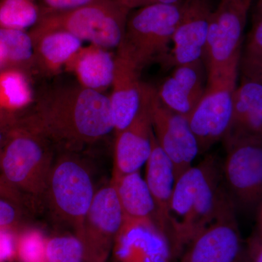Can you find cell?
<instances>
[{"label":"cell","mask_w":262,"mask_h":262,"mask_svg":"<svg viewBox=\"0 0 262 262\" xmlns=\"http://www.w3.org/2000/svg\"><path fill=\"white\" fill-rule=\"evenodd\" d=\"M21 118L58 152H83L115 132L110 96L77 82L46 88Z\"/></svg>","instance_id":"obj_1"},{"label":"cell","mask_w":262,"mask_h":262,"mask_svg":"<svg viewBox=\"0 0 262 262\" xmlns=\"http://www.w3.org/2000/svg\"><path fill=\"white\" fill-rule=\"evenodd\" d=\"M230 203L222 163L214 155H208L177 179L169 208L168 226L181 254Z\"/></svg>","instance_id":"obj_2"},{"label":"cell","mask_w":262,"mask_h":262,"mask_svg":"<svg viewBox=\"0 0 262 262\" xmlns=\"http://www.w3.org/2000/svg\"><path fill=\"white\" fill-rule=\"evenodd\" d=\"M54 149L47 138L19 117L0 153L2 179L17 192L44 201Z\"/></svg>","instance_id":"obj_3"},{"label":"cell","mask_w":262,"mask_h":262,"mask_svg":"<svg viewBox=\"0 0 262 262\" xmlns=\"http://www.w3.org/2000/svg\"><path fill=\"white\" fill-rule=\"evenodd\" d=\"M82 153L58 152L44 199L55 219L73 227L78 237L97 191L92 168Z\"/></svg>","instance_id":"obj_4"},{"label":"cell","mask_w":262,"mask_h":262,"mask_svg":"<svg viewBox=\"0 0 262 262\" xmlns=\"http://www.w3.org/2000/svg\"><path fill=\"white\" fill-rule=\"evenodd\" d=\"M181 0L175 4L149 5L129 15L125 35L117 55L126 58L141 72L153 63L162 64L180 17Z\"/></svg>","instance_id":"obj_5"},{"label":"cell","mask_w":262,"mask_h":262,"mask_svg":"<svg viewBox=\"0 0 262 262\" xmlns=\"http://www.w3.org/2000/svg\"><path fill=\"white\" fill-rule=\"evenodd\" d=\"M130 10L119 0H96L75 9L42 12L37 30H62L81 40L110 50L120 46Z\"/></svg>","instance_id":"obj_6"},{"label":"cell","mask_w":262,"mask_h":262,"mask_svg":"<svg viewBox=\"0 0 262 262\" xmlns=\"http://www.w3.org/2000/svg\"><path fill=\"white\" fill-rule=\"evenodd\" d=\"M253 0H221L212 13L203 61L207 82L239 72L242 43Z\"/></svg>","instance_id":"obj_7"},{"label":"cell","mask_w":262,"mask_h":262,"mask_svg":"<svg viewBox=\"0 0 262 262\" xmlns=\"http://www.w3.org/2000/svg\"><path fill=\"white\" fill-rule=\"evenodd\" d=\"M239 72L208 81L203 98L188 117L200 155L223 141L233 113L234 95Z\"/></svg>","instance_id":"obj_8"},{"label":"cell","mask_w":262,"mask_h":262,"mask_svg":"<svg viewBox=\"0 0 262 262\" xmlns=\"http://www.w3.org/2000/svg\"><path fill=\"white\" fill-rule=\"evenodd\" d=\"M235 212L232 202L189 243L177 262H247Z\"/></svg>","instance_id":"obj_9"},{"label":"cell","mask_w":262,"mask_h":262,"mask_svg":"<svg viewBox=\"0 0 262 262\" xmlns=\"http://www.w3.org/2000/svg\"><path fill=\"white\" fill-rule=\"evenodd\" d=\"M222 174L235 208L250 210L262 203V144L239 143L226 149Z\"/></svg>","instance_id":"obj_10"},{"label":"cell","mask_w":262,"mask_h":262,"mask_svg":"<svg viewBox=\"0 0 262 262\" xmlns=\"http://www.w3.org/2000/svg\"><path fill=\"white\" fill-rule=\"evenodd\" d=\"M150 116L155 138L165 155L171 160L177 179L192 166L200 155L199 146L188 118L165 106L151 88Z\"/></svg>","instance_id":"obj_11"},{"label":"cell","mask_w":262,"mask_h":262,"mask_svg":"<svg viewBox=\"0 0 262 262\" xmlns=\"http://www.w3.org/2000/svg\"><path fill=\"white\" fill-rule=\"evenodd\" d=\"M124 215L113 183L99 188L84 218L79 238L90 258L102 262L113 248L124 224Z\"/></svg>","instance_id":"obj_12"},{"label":"cell","mask_w":262,"mask_h":262,"mask_svg":"<svg viewBox=\"0 0 262 262\" xmlns=\"http://www.w3.org/2000/svg\"><path fill=\"white\" fill-rule=\"evenodd\" d=\"M115 262H177L173 239L158 224L124 220L113 246Z\"/></svg>","instance_id":"obj_13"},{"label":"cell","mask_w":262,"mask_h":262,"mask_svg":"<svg viewBox=\"0 0 262 262\" xmlns=\"http://www.w3.org/2000/svg\"><path fill=\"white\" fill-rule=\"evenodd\" d=\"M213 10L212 0H181L180 17L172 40L173 47L161 64L164 68L203 59Z\"/></svg>","instance_id":"obj_14"},{"label":"cell","mask_w":262,"mask_h":262,"mask_svg":"<svg viewBox=\"0 0 262 262\" xmlns=\"http://www.w3.org/2000/svg\"><path fill=\"white\" fill-rule=\"evenodd\" d=\"M151 88L144 83L142 103L137 116L129 126L115 134L113 179L139 171L151 155L154 134L149 108Z\"/></svg>","instance_id":"obj_15"},{"label":"cell","mask_w":262,"mask_h":262,"mask_svg":"<svg viewBox=\"0 0 262 262\" xmlns=\"http://www.w3.org/2000/svg\"><path fill=\"white\" fill-rule=\"evenodd\" d=\"M226 149L239 143L262 144V85L243 78L234 95L233 113L223 139Z\"/></svg>","instance_id":"obj_16"},{"label":"cell","mask_w":262,"mask_h":262,"mask_svg":"<svg viewBox=\"0 0 262 262\" xmlns=\"http://www.w3.org/2000/svg\"><path fill=\"white\" fill-rule=\"evenodd\" d=\"M173 69L157 92L165 106L188 118L206 91V67L202 59Z\"/></svg>","instance_id":"obj_17"},{"label":"cell","mask_w":262,"mask_h":262,"mask_svg":"<svg viewBox=\"0 0 262 262\" xmlns=\"http://www.w3.org/2000/svg\"><path fill=\"white\" fill-rule=\"evenodd\" d=\"M115 72L110 96L115 134L130 125L142 103L144 82L141 72L126 58L115 56Z\"/></svg>","instance_id":"obj_18"},{"label":"cell","mask_w":262,"mask_h":262,"mask_svg":"<svg viewBox=\"0 0 262 262\" xmlns=\"http://www.w3.org/2000/svg\"><path fill=\"white\" fill-rule=\"evenodd\" d=\"M29 34L39 75H58L82 47L81 39L65 31L32 29Z\"/></svg>","instance_id":"obj_19"},{"label":"cell","mask_w":262,"mask_h":262,"mask_svg":"<svg viewBox=\"0 0 262 262\" xmlns=\"http://www.w3.org/2000/svg\"><path fill=\"white\" fill-rule=\"evenodd\" d=\"M115 61V56L108 50L91 44L82 46L65 70L74 74L81 85L104 94L113 84Z\"/></svg>","instance_id":"obj_20"},{"label":"cell","mask_w":262,"mask_h":262,"mask_svg":"<svg viewBox=\"0 0 262 262\" xmlns=\"http://www.w3.org/2000/svg\"><path fill=\"white\" fill-rule=\"evenodd\" d=\"M146 165L145 180L156 206L160 225L171 237L168 226L169 208L177 179L173 163L158 144L155 134L151 155Z\"/></svg>","instance_id":"obj_21"},{"label":"cell","mask_w":262,"mask_h":262,"mask_svg":"<svg viewBox=\"0 0 262 262\" xmlns=\"http://www.w3.org/2000/svg\"><path fill=\"white\" fill-rule=\"evenodd\" d=\"M110 181L116 189L125 221L155 222L161 227L152 195L140 172Z\"/></svg>","instance_id":"obj_22"},{"label":"cell","mask_w":262,"mask_h":262,"mask_svg":"<svg viewBox=\"0 0 262 262\" xmlns=\"http://www.w3.org/2000/svg\"><path fill=\"white\" fill-rule=\"evenodd\" d=\"M0 55L5 67L22 71L29 77L39 75L34 43L27 31L0 28Z\"/></svg>","instance_id":"obj_23"},{"label":"cell","mask_w":262,"mask_h":262,"mask_svg":"<svg viewBox=\"0 0 262 262\" xmlns=\"http://www.w3.org/2000/svg\"><path fill=\"white\" fill-rule=\"evenodd\" d=\"M29 77L25 72L15 69L0 74V108L15 113L34 101Z\"/></svg>","instance_id":"obj_24"},{"label":"cell","mask_w":262,"mask_h":262,"mask_svg":"<svg viewBox=\"0 0 262 262\" xmlns=\"http://www.w3.org/2000/svg\"><path fill=\"white\" fill-rule=\"evenodd\" d=\"M42 15L37 0H0V28L32 29Z\"/></svg>","instance_id":"obj_25"},{"label":"cell","mask_w":262,"mask_h":262,"mask_svg":"<svg viewBox=\"0 0 262 262\" xmlns=\"http://www.w3.org/2000/svg\"><path fill=\"white\" fill-rule=\"evenodd\" d=\"M84 256V245L77 236L56 237L46 243L48 262H82Z\"/></svg>","instance_id":"obj_26"},{"label":"cell","mask_w":262,"mask_h":262,"mask_svg":"<svg viewBox=\"0 0 262 262\" xmlns=\"http://www.w3.org/2000/svg\"><path fill=\"white\" fill-rule=\"evenodd\" d=\"M46 241L42 234L30 231L22 236L19 243V254L23 262H48Z\"/></svg>","instance_id":"obj_27"},{"label":"cell","mask_w":262,"mask_h":262,"mask_svg":"<svg viewBox=\"0 0 262 262\" xmlns=\"http://www.w3.org/2000/svg\"><path fill=\"white\" fill-rule=\"evenodd\" d=\"M242 55L262 57V12H255L252 28L248 34Z\"/></svg>","instance_id":"obj_28"},{"label":"cell","mask_w":262,"mask_h":262,"mask_svg":"<svg viewBox=\"0 0 262 262\" xmlns=\"http://www.w3.org/2000/svg\"><path fill=\"white\" fill-rule=\"evenodd\" d=\"M239 69L243 78L252 80L262 85V57L241 56Z\"/></svg>","instance_id":"obj_29"},{"label":"cell","mask_w":262,"mask_h":262,"mask_svg":"<svg viewBox=\"0 0 262 262\" xmlns=\"http://www.w3.org/2000/svg\"><path fill=\"white\" fill-rule=\"evenodd\" d=\"M96 0H37L42 12H63L75 9Z\"/></svg>","instance_id":"obj_30"},{"label":"cell","mask_w":262,"mask_h":262,"mask_svg":"<svg viewBox=\"0 0 262 262\" xmlns=\"http://www.w3.org/2000/svg\"><path fill=\"white\" fill-rule=\"evenodd\" d=\"M18 120L19 117L14 112L0 108V153L18 124Z\"/></svg>","instance_id":"obj_31"},{"label":"cell","mask_w":262,"mask_h":262,"mask_svg":"<svg viewBox=\"0 0 262 262\" xmlns=\"http://www.w3.org/2000/svg\"><path fill=\"white\" fill-rule=\"evenodd\" d=\"M247 262H262V234L258 232L246 242Z\"/></svg>","instance_id":"obj_32"},{"label":"cell","mask_w":262,"mask_h":262,"mask_svg":"<svg viewBox=\"0 0 262 262\" xmlns=\"http://www.w3.org/2000/svg\"><path fill=\"white\" fill-rule=\"evenodd\" d=\"M14 251L13 238L6 229L0 228V262L11 257Z\"/></svg>","instance_id":"obj_33"},{"label":"cell","mask_w":262,"mask_h":262,"mask_svg":"<svg viewBox=\"0 0 262 262\" xmlns=\"http://www.w3.org/2000/svg\"><path fill=\"white\" fill-rule=\"evenodd\" d=\"M0 198L14 203L15 204H24V195L10 187L0 177Z\"/></svg>","instance_id":"obj_34"},{"label":"cell","mask_w":262,"mask_h":262,"mask_svg":"<svg viewBox=\"0 0 262 262\" xmlns=\"http://www.w3.org/2000/svg\"><path fill=\"white\" fill-rule=\"evenodd\" d=\"M128 9L135 10L149 5L158 4H175L180 0H119Z\"/></svg>","instance_id":"obj_35"},{"label":"cell","mask_w":262,"mask_h":262,"mask_svg":"<svg viewBox=\"0 0 262 262\" xmlns=\"http://www.w3.org/2000/svg\"><path fill=\"white\" fill-rule=\"evenodd\" d=\"M255 12H262V0H257Z\"/></svg>","instance_id":"obj_36"},{"label":"cell","mask_w":262,"mask_h":262,"mask_svg":"<svg viewBox=\"0 0 262 262\" xmlns=\"http://www.w3.org/2000/svg\"><path fill=\"white\" fill-rule=\"evenodd\" d=\"M258 232L262 234V203L261 204V208H260L259 211V232Z\"/></svg>","instance_id":"obj_37"},{"label":"cell","mask_w":262,"mask_h":262,"mask_svg":"<svg viewBox=\"0 0 262 262\" xmlns=\"http://www.w3.org/2000/svg\"><path fill=\"white\" fill-rule=\"evenodd\" d=\"M3 67H5L4 61H3V58H2L1 55H0V68Z\"/></svg>","instance_id":"obj_38"}]
</instances>
